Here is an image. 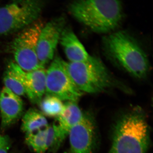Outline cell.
Instances as JSON below:
<instances>
[{
    "label": "cell",
    "instance_id": "cell-1",
    "mask_svg": "<svg viewBox=\"0 0 153 153\" xmlns=\"http://www.w3.org/2000/svg\"><path fill=\"white\" fill-rule=\"evenodd\" d=\"M107 153H146L151 143L146 114L140 107L123 113L115 121Z\"/></svg>",
    "mask_w": 153,
    "mask_h": 153
},
{
    "label": "cell",
    "instance_id": "cell-2",
    "mask_svg": "<svg viewBox=\"0 0 153 153\" xmlns=\"http://www.w3.org/2000/svg\"><path fill=\"white\" fill-rule=\"evenodd\" d=\"M68 8L72 16L95 33L114 30L123 17L119 0H71Z\"/></svg>",
    "mask_w": 153,
    "mask_h": 153
},
{
    "label": "cell",
    "instance_id": "cell-3",
    "mask_svg": "<svg viewBox=\"0 0 153 153\" xmlns=\"http://www.w3.org/2000/svg\"><path fill=\"white\" fill-rule=\"evenodd\" d=\"M103 43L107 55L127 72L139 79L147 75L149 70L147 56L128 33L115 32L105 37Z\"/></svg>",
    "mask_w": 153,
    "mask_h": 153
},
{
    "label": "cell",
    "instance_id": "cell-4",
    "mask_svg": "<svg viewBox=\"0 0 153 153\" xmlns=\"http://www.w3.org/2000/svg\"><path fill=\"white\" fill-rule=\"evenodd\" d=\"M65 66L76 87L82 93H101L116 85L114 78L97 57L90 56L82 62H65Z\"/></svg>",
    "mask_w": 153,
    "mask_h": 153
},
{
    "label": "cell",
    "instance_id": "cell-5",
    "mask_svg": "<svg viewBox=\"0 0 153 153\" xmlns=\"http://www.w3.org/2000/svg\"><path fill=\"white\" fill-rule=\"evenodd\" d=\"M47 0H13L0 7V36L19 33L38 21Z\"/></svg>",
    "mask_w": 153,
    "mask_h": 153
},
{
    "label": "cell",
    "instance_id": "cell-6",
    "mask_svg": "<svg viewBox=\"0 0 153 153\" xmlns=\"http://www.w3.org/2000/svg\"><path fill=\"white\" fill-rule=\"evenodd\" d=\"M44 25L37 21L18 33L10 46L15 63L24 71H30L42 68L37 55L38 38Z\"/></svg>",
    "mask_w": 153,
    "mask_h": 153
},
{
    "label": "cell",
    "instance_id": "cell-7",
    "mask_svg": "<svg viewBox=\"0 0 153 153\" xmlns=\"http://www.w3.org/2000/svg\"><path fill=\"white\" fill-rule=\"evenodd\" d=\"M45 94L66 102H77L83 94L68 74L65 61L59 56L55 57L47 71Z\"/></svg>",
    "mask_w": 153,
    "mask_h": 153
},
{
    "label": "cell",
    "instance_id": "cell-8",
    "mask_svg": "<svg viewBox=\"0 0 153 153\" xmlns=\"http://www.w3.org/2000/svg\"><path fill=\"white\" fill-rule=\"evenodd\" d=\"M71 153H93L97 138L94 116L84 113L83 117L68 133Z\"/></svg>",
    "mask_w": 153,
    "mask_h": 153
},
{
    "label": "cell",
    "instance_id": "cell-9",
    "mask_svg": "<svg viewBox=\"0 0 153 153\" xmlns=\"http://www.w3.org/2000/svg\"><path fill=\"white\" fill-rule=\"evenodd\" d=\"M66 26V20L60 16L51 20L41 30L37 45V55L42 68L53 60L61 33Z\"/></svg>",
    "mask_w": 153,
    "mask_h": 153
},
{
    "label": "cell",
    "instance_id": "cell-10",
    "mask_svg": "<svg viewBox=\"0 0 153 153\" xmlns=\"http://www.w3.org/2000/svg\"><path fill=\"white\" fill-rule=\"evenodd\" d=\"M7 69L21 82L26 95L33 104H39L45 94L47 70L45 68L35 71H24L15 61H10Z\"/></svg>",
    "mask_w": 153,
    "mask_h": 153
},
{
    "label": "cell",
    "instance_id": "cell-11",
    "mask_svg": "<svg viewBox=\"0 0 153 153\" xmlns=\"http://www.w3.org/2000/svg\"><path fill=\"white\" fill-rule=\"evenodd\" d=\"M24 103L19 96L8 88H3L0 92L1 128H8L23 115Z\"/></svg>",
    "mask_w": 153,
    "mask_h": 153
},
{
    "label": "cell",
    "instance_id": "cell-12",
    "mask_svg": "<svg viewBox=\"0 0 153 153\" xmlns=\"http://www.w3.org/2000/svg\"><path fill=\"white\" fill-rule=\"evenodd\" d=\"M60 41L69 62H79L87 60L90 55L70 28L63 29Z\"/></svg>",
    "mask_w": 153,
    "mask_h": 153
},
{
    "label": "cell",
    "instance_id": "cell-13",
    "mask_svg": "<svg viewBox=\"0 0 153 153\" xmlns=\"http://www.w3.org/2000/svg\"><path fill=\"white\" fill-rule=\"evenodd\" d=\"M83 114L77 102L66 101L62 112L56 118V123L68 134L71 128L81 120Z\"/></svg>",
    "mask_w": 153,
    "mask_h": 153
},
{
    "label": "cell",
    "instance_id": "cell-14",
    "mask_svg": "<svg viewBox=\"0 0 153 153\" xmlns=\"http://www.w3.org/2000/svg\"><path fill=\"white\" fill-rule=\"evenodd\" d=\"M48 125L46 117L35 108H30L22 116L21 130L25 134L45 128Z\"/></svg>",
    "mask_w": 153,
    "mask_h": 153
},
{
    "label": "cell",
    "instance_id": "cell-15",
    "mask_svg": "<svg viewBox=\"0 0 153 153\" xmlns=\"http://www.w3.org/2000/svg\"><path fill=\"white\" fill-rule=\"evenodd\" d=\"M68 133L56 123L48 125L47 127V151L54 153L58 150Z\"/></svg>",
    "mask_w": 153,
    "mask_h": 153
},
{
    "label": "cell",
    "instance_id": "cell-16",
    "mask_svg": "<svg viewBox=\"0 0 153 153\" xmlns=\"http://www.w3.org/2000/svg\"><path fill=\"white\" fill-rule=\"evenodd\" d=\"M64 104L61 100L49 95L43 97L38 104L40 111L45 117L55 118L62 112Z\"/></svg>",
    "mask_w": 153,
    "mask_h": 153
},
{
    "label": "cell",
    "instance_id": "cell-17",
    "mask_svg": "<svg viewBox=\"0 0 153 153\" xmlns=\"http://www.w3.org/2000/svg\"><path fill=\"white\" fill-rule=\"evenodd\" d=\"M47 127L25 134V143L35 153H45L47 151Z\"/></svg>",
    "mask_w": 153,
    "mask_h": 153
},
{
    "label": "cell",
    "instance_id": "cell-18",
    "mask_svg": "<svg viewBox=\"0 0 153 153\" xmlns=\"http://www.w3.org/2000/svg\"><path fill=\"white\" fill-rule=\"evenodd\" d=\"M3 81L4 87L15 94L20 97L26 95L25 88L22 83L7 69H6L4 73Z\"/></svg>",
    "mask_w": 153,
    "mask_h": 153
},
{
    "label": "cell",
    "instance_id": "cell-19",
    "mask_svg": "<svg viewBox=\"0 0 153 153\" xmlns=\"http://www.w3.org/2000/svg\"><path fill=\"white\" fill-rule=\"evenodd\" d=\"M11 144L10 139L8 136L0 135V153H8Z\"/></svg>",
    "mask_w": 153,
    "mask_h": 153
},
{
    "label": "cell",
    "instance_id": "cell-20",
    "mask_svg": "<svg viewBox=\"0 0 153 153\" xmlns=\"http://www.w3.org/2000/svg\"><path fill=\"white\" fill-rule=\"evenodd\" d=\"M63 153H70V152H64Z\"/></svg>",
    "mask_w": 153,
    "mask_h": 153
}]
</instances>
